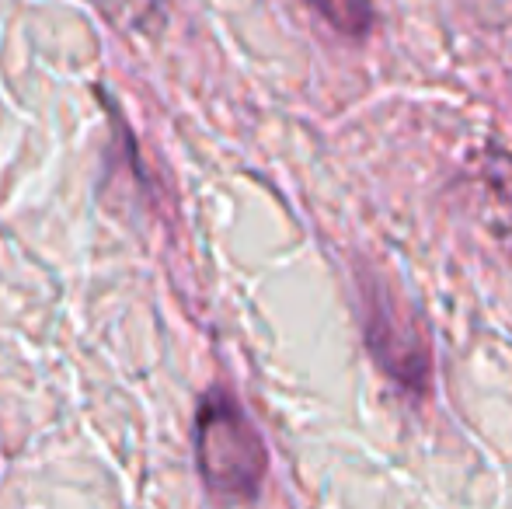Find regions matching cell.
I'll return each mask as SVG.
<instances>
[{
	"mask_svg": "<svg viewBox=\"0 0 512 509\" xmlns=\"http://www.w3.org/2000/svg\"><path fill=\"white\" fill-rule=\"evenodd\" d=\"M199 478L216 499L251 503L269 471V450L241 401L227 387H209L199 398L192 426Z\"/></svg>",
	"mask_w": 512,
	"mask_h": 509,
	"instance_id": "6da1fadb",
	"label": "cell"
},
{
	"mask_svg": "<svg viewBox=\"0 0 512 509\" xmlns=\"http://www.w3.org/2000/svg\"><path fill=\"white\" fill-rule=\"evenodd\" d=\"M366 339L377 356V363L398 384L422 391L429 377V349L398 300L387 297V290H370V318H366Z\"/></svg>",
	"mask_w": 512,
	"mask_h": 509,
	"instance_id": "7a4b0ae2",
	"label": "cell"
},
{
	"mask_svg": "<svg viewBox=\"0 0 512 509\" xmlns=\"http://www.w3.org/2000/svg\"><path fill=\"white\" fill-rule=\"evenodd\" d=\"M307 4L345 39H363L377 21L373 0H307Z\"/></svg>",
	"mask_w": 512,
	"mask_h": 509,
	"instance_id": "3957f363",
	"label": "cell"
}]
</instances>
